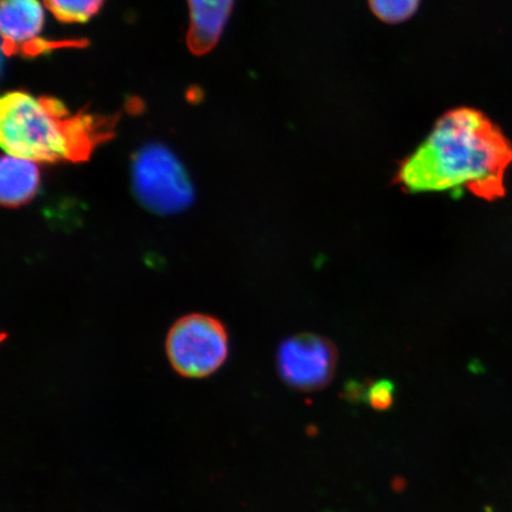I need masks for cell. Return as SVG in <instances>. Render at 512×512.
<instances>
[{
  "mask_svg": "<svg viewBox=\"0 0 512 512\" xmlns=\"http://www.w3.org/2000/svg\"><path fill=\"white\" fill-rule=\"evenodd\" d=\"M512 146L475 108L459 107L441 117L425 142L399 166L396 182L409 192L469 191L484 200L504 192Z\"/></svg>",
  "mask_w": 512,
  "mask_h": 512,
  "instance_id": "1",
  "label": "cell"
},
{
  "mask_svg": "<svg viewBox=\"0 0 512 512\" xmlns=\"http://www.w3.org/2000/svg\"><path fill=\"white\" fill-rule=\"evenodd\" d=\"M114 118L70 113L60 100L11 92L0 102V140L8 155L32 162H83L112 138Z\"/></svg>",
  "mask_w": 512,
  "mask_h": 512,
  "instance_id": "2",
  "label": "cell"
},
{
  "mask_svg": "<svg viewBox=\"0 0 512 512\" xmlns=\"http://www.w3.org/2000/svg\"><path fill=\"white\" fill-rule=\"evenodd\" d=\"M133 189L139 201L157 214L170 215L187 209L194 188L187 170L168 147L149 144L133 159Z\"/></svg>",
  "mask_w": 512,
  "mask_h": 512,
  "instance_id": "3",
  "label": "cell"
},
{
  "mask_svg": "<svg viewBox=\"0 0 512 512\" xmlns=\"http://www.w3.org/2000/svg\"><path fill=\"white\" fill-rule=\"evenodd\" d=\"M165 349L177 374L187 379H206L227 361V330L214 317L197 313L185 316L172 326Z\"/></svg>",
  "mask_w": 512,
  "mask_h": 512,
  "instance_id": "4",
  "label": "cell"
},
{
  "mask_svg": "<svg viewBox=\"0 0 512 512\" xmlns=\"http://www.w3.org/2000/svg\"><path fill=\"white\" fill-rule=\"evenodd\" d=\"M334 343L315 334L287 338L278 351V369L288 386L315 392L328 386L337 367Z\"/></svg>",
  "mask_w": 512,
  "mask_h": 512,
  "instance_id": "5",
  "label": "cell"
},
{
  "mask_svg": "<svg viewBox=\"0 0 512 512\" xmlns=\"http://www.w3.org/2000/svg\"><path fill=\"white\" fill-rule=\"evenodd\" d=\"M44 10L40 0H2L0 31L3 51L8 56H37L48 51L78 46L75 41H46L41 37Z\"/></svg>",
  "mask_w": 512,
  "mask_h": 512,
  "instance_id": "6",
  "label": "cell"
},
{
  "mask_svg": "<svg viewBox=\"0 0 512 512\" xmlns=\"http://www.w3.org/2000/svg\"><path fill=\"white\" fill-rule=\"evenodd\" d=\"M188 4V48L194 55H206L219 43L233 10L234 0H188Z\"/></svg>",
  "mask_w": 512,
  "mask_h": 512,
  "instance_id": "7",
  "label": "cell"
},
{
  "mask_svg": "<svg viewBox=\"0 0 512 512\" xmlns=\"http://www.w3.org/2000/svg\"><path fill=\"white\" fill-rule=\"evenodd\" d=\"M40 188V170L36 162L16 156H5L0 166V198L6 207L28 203Z\"/></svg>",
  "mask_w": 512,
  "mask_h": 512,
  "instance_id": "8",
  "label": "cell"
},
{
  "mask_svg": "<svg viewBox=\"0 0 512 512\" xmlns=\"http://www.w3.org/2000/svg\"><path fill=\"white\" fill-rule=\"evenodd\" d=\"M44 6L62 23H86L94 17L105 0H43Z\"/></svg>",
  "mask_w": 512,
  "mask_h": 512,
  "instance_id": "9",
  "label": "cell"
},
{
  "mask_svg": "<svg viewBox=\"0 0 512 512\" xmlns=\"http://www.w3.org/2000/svg\"><path fill=\"white\" fill-rule=\"evenodd\" d=\"M369 8L380 21L401 24L419 10L421 0H368Z\"/></svg>",
  "mask_w": 512,
  "mask_h": 512,
  "instance_id": "10",
  "label": "cell"
},
{
  "mask_svg": "<svg viewBox=\"0 0 512 512\" xmlns=\"http://www.w3.org/2000/svg\"><path fill=\"white\" fill-rule=\"evenodd\" d=\"M395 400V386L392 381L380 380L370 384L368 402L376 411H387Z\"/></svg>",
  "mask_w": 512,
  "mask_h": 512,
  "instance_id": "11",
  "label": "cell"
},
{
  "mask_svg": "<svg viewBox=\"0 0 512 512\" xmlns=\"http://www.w3.org/2000/svg\"><path fill=\"white\" fill-rule=\"evenodd\" d=\"M369 387L366 383L352 380L345 384L344 398L352 403L368 401Z\"/></svg>",
  "mask_w": 512,
  "mask_h": 512,
  "instance_id": "12",
  "label": "cell"
}]
</instances>
